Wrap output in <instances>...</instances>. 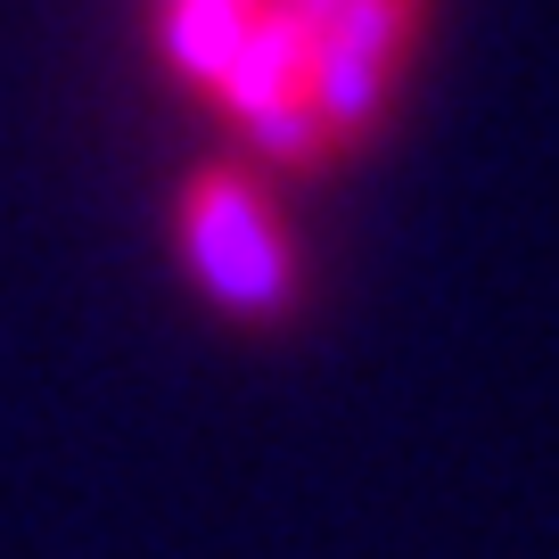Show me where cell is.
I'll use <instances>...</instances> for the list:
<instances>
[{
	"mask_svg": "<svg viewBox=\"0 0 559 559\" xmlns=\"http://www.w3.org/2000/svg\"><path fill=\"white\" fill-rule=\"evenodd\" d=\"M174 230H181V255H190V280L230 321L297 313V239H288L272 190L247 165H198L181 181Z\"/></svg>",
	"mask_w": 559,
	"mask_h": 559,
	"instance_id": "6da1fadb",
	"label": "cell"
},
{
	"mask_svg": "<svg viewBox=\"0 0 559 559\" xmlns=\"http://www.w3.org/2000/svg\"><path fill=\"white\" fill-rule=\"evenodd\" d=\"M305 17V50H313V132L321 157H346L379 132L386 99H395L403 67H412L419 34H428V0H288Z\"/></svg>",
	"mask_w": 559,
	"mask_h": 559,
	"instance_id": "7a4b0ae2",
	"label": "cell"
},
{
	"mask_svg": "<svg viewBox=\"0 0 559 559\" xmlns=\"http://www.w3.org/2000/svg\"><path fill=\"white\" fill-rule=\"evenodd\" d=\"M255 17H263V0H157V50L174 74L214 91L230 74V58L247 50Z\"/></svg>",
	"mask_w": 559,
	"mask_h": 559,
	"instance_id": "3957f363",
	"label": "cell"
}]
</instances>
